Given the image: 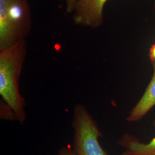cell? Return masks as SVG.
Listing matches in <instances>:
<instances>
[{
    "mask_svg": "<svg viewBox=\"0 0 155 155\" xmlns=\"http://www.w3.org/2000/svg\"><path fill=\"white\" fill-rule=\"evenodd\" d=\"M27 52L25 39L11 48L0 51V95L15 111L21 125L25 122L27 114L26 103L19 90V80Z\"/></svg>",
    "mask_w": 155,
    "mask_h": 155,
    "instance_id": "cell-1",
    "label": "cell"
},
{
    "mask_svg": "<svg viewBox=\"0 0 155 155\" xmlns=\"http://www.w3.org/2000/svg\"><path fill=\"white\" fill-rule=\"evenodd\" d=\"M31 29L28 0H0V51L24 40Z\"/></svg>",
    "mask_w": 155,
    "mask_h": 155,
    "instance_id": "cell-2",
    "label": "cell"
},
{
    "mask_svg": "<svg viewBox=\"0 0 155 155\" xmlns=\"http://www.w3.org/2000/svg\"><path fill=\"white\" fill-rule=\"evenodd\" d=\"M73 149L77 155H107L99 138L102 137L98 123L82 104L74 109Z\"/></svg>",
    "mask_w": 155,
    "mask_h": 155,
    "instance_id": "cell-3",
    "label": "cell"
},
{
    "mask_svg": "<svg viewBox=\"0 0 155 155\" xmlns=\"http://www.w3.org/2000/svg\"><path fill=\"white\" fill-rule=\"evenodd\" d=\"M107 0H77L72 13L75 24L95 29L104 21V7Z\"/></svg>",
    "mask_w": 155,
    "mask_h": 155,
    "instance_id": "cell-4",
    "label": "cell"
},
{
    "mask_svg": "<svg viewBox=\"0 0 155 155\" xmlns=\"http://www.w3.org/2000/svg\"><path fill=\"white\" fill-rule=\"evenodd\" d=\"M153 72L144 94L129 113L126 120L133 122L141 120L155 106V61H151Z\"/></svg>",
    "mask_w": 155,
    "mask_h": 155,
    "instance_id": "cell-5",
    "label": "cell"
},
{
    "mask_svg": "<svg viewBox=\"0 0 155 155\" xmlns=\"http://www.w3.org/2000/svg\"><path fill=\"white\" fill-rule=\"evenodd\" d=\"M117 144L125 148L120 155H155V137L145 144L134 136L125 134Z\"/></svg>",
    "mask_w": 155,
    "mask_h": 155,
    "instance_id": "cell-6",
    "label": "cell"
},
{
    "mask_svg": "<svg viewBox=\"0 0 155 155\" xmlns=\"http://www.w3.org/2000/svg\"><path fill=\"white\" fill-rule=\"evenodd\" d=\"M0 117L2 120L17 121L15 111L3 100L0 102Z\"/></svg>",
    "mask_w": 155,
    "mask_h": 155,
    "instance_id": "cell-7",
    "label": "cell"
},
{
    "mask_svg": "<svg viewBox=\"0 0 155 155\" xmlns=\"http://www.w3.org/2000/svg\"><path fill=\"white\" fill-rule=\"evenodd\" d=\"M57 155H77L75 150L70 146L61 148L58 152Z\"/></svg>",
    "mask_w": 155,
    "mask_h": 155,
    "instance_id": "cell-8",
    "label": "cell"
},
{
    "mask_svg": "<svg viewBox=\"0 0 155 155\" xmlns=\"http://www.w3.org/2000/svg\"><path fill=\"white\" fill-rule=\"evenodd\" d=\"M77 0H66V13L67 14L72 13Z\"/></svg>",
    "mask_w": 155,
    "mask_h": 155,
    "instance_id": "cell-9",
    "label": "cell"
},
{
    "mask_svg": "<svg viewBox=\"0 0 155 155\" xmlns=\"http://www.w3.org/2000/svg\"><path fill=\"white\" fill-rule=\"evenodd\" d=\"M150 61H155V44L152 45L150 48Z\"/></svg>",
    "mask_w": 155,
    "mask_h": 155,
    "instance_id": "cell-10",
    "label": "cell"
}]
</instances>
